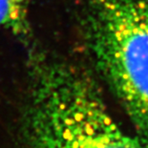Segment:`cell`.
Returning <instances> with one entry per match:
<instances>
[{
    "label": "cell",
    "mask_w": 148,
    "mask_h": 148,
    "mask_svg": "<svg viewBox=\"0 0 148 148\" xmlns=\"http://www.w3.org/2000/svg\"><path fill=\"white\" fill-rule=\"evenodd\" d=\"M25 148H148L113 118L95 77L58 58H36L24 112Z\"/></svg>",
    "instance_id": "1"
},
{
    "label": "cell",
    "mask_w": 148,
    "mask_h": 148,
    "mask_svg": "<svg viewBox=\"0 0 148 148\" xmlns=\"http://www.w3.org/2000/svg\"><path fill=\"white\" fill-rule=\"evenodd\" d=\"M84 36L97 71L148 143V0H88Z\"/></svg>",
    "instance_id": "2"
},
{
    "label": "cell",
    "mask_w": 148,
    "mask_h": 148,
    "mask_svg": "<svg viewBox=\"0 0 148 148\" xmlns=\"http://www.w3.org/2000/svg\"><path fill=\"white\" fill-rule=\"evenodd\" d=\"M31 3L32 0H0V29L28 36Z\"/></svg>",
    "instance_id": "3"
}]
</instances>
